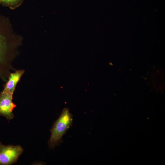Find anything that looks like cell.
<instances>
[{"instance_id": "obj_6", "label": "cell", "mask_w": 165, "mask_h": 165, "mask_svg": "<svg viewBox=\"0 0 165 165\" xmlns=\"http://www.w3.org/2000/svg\"><path fill=\"white\" fill-rule=\"evenodd\" d=\"M24 0H0V4L5 7L14 9L20 6Z\"/></svg>"}, {"instance_id": "obj_3", "label": "cell", "mask_w": 165, "mask_h": 165, "mask_svg": "<svg viewBox=\"0 0 165 165\" xmlns=\"http://www.w3.org/2000/svg\"><path fill=\"white\" fill-rule=\"evenodd\" d=\"M23 151L19 145H4L0 142V165H10L16 163Z\"/></svg>"}, {"instance_id": "obj_2", "label": "cell", "mask_w": 165, "mask_h": 165, "mask_svg": "<svg viewBox=\"0 0 165 165\" xmlns=\"http://www.w3.org/2000/svg\"><path fill=\"white\" fill-rule=\"evenodd\" d=\"M73 116L68 108H64L58 118L54 123L48 145L50 149H53L63 141L62 137L72 126Z\"/></svg>"}, {"instance_id": "obj_1", "label": "cell", "mask_w": 165, "mask_h": 165, "mask_svg": "<svg viewBox=\"0 0 165 165\" xmlns=\"http://www.w3.org/2000/svg\"><path fill=\"white\" fill-rule=\"evenodd\" d=\"M22 38L14 33L9 18L0 13V69L13 56V50L21 43Z\"/></svg>"}, {"instance_id": "obj_5", "label": "cell", "mask_w": 165, "mask_h": 165, "mask_svg": "<svg viewBox=\"0 0 165 165\" xmlns=\"http://www.w3.org/2000/svg\"><path fill=\"white\" fill-rule=\"evenodd\" d=\"M24 72L23 70H19L11 73L2 91L8 92L13 94L17 83Z\"/></svg>"}, {"instance_id": "obj_4", "label": "cell", "mask_w": 165, "mask_h": 165, "mask_svg": "<svg viewBox=\"0 0 165 165\" xmlns=\"http://www.w3.org/2000/svg\"><path fill=\"white\" fill-rule=\"evenodd\" d=\"M13 94L3 91L0 93V116L8 120H11L14 118L13 111L16 106L12 101Z\"/></svg>"}]
</instances>
